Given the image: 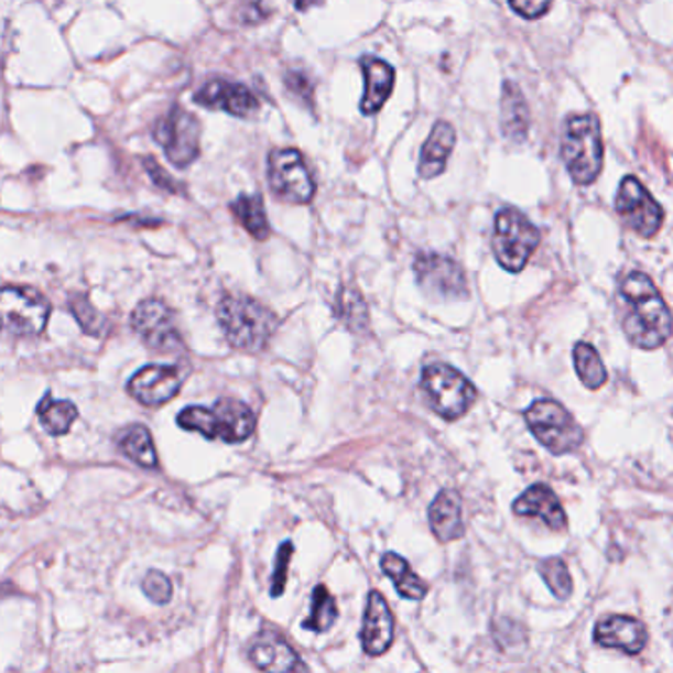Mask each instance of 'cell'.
I'll return each mask as SVG.
<instances>
[{
	"instance_id": "cell-1",
	"label": "cell",
	"mask_w": 673,
	"mask_h": 673,
	"mask_svg": "<svg viewBox=\"0 0 673 673\" xmlns=\"http://www.w3.org/2000/svg\"><path fill=\"white\" fill-rule=\"evenodd\" d=\"M618 304L622 330L636 348L654 350L670 340L672 313L650 276L640 271L626 275L618 289Z\"/></svg>"
},
{
	"instance_id": "cell-2",
	"label": "cell",
	"mask_w": 673,
	"mask_h": 673,
	"mask_svg": "<svg viewBox=\"0 0 673 673\" xmlns=\"http://www.w3.org/2000/svg\"><path fill=\"white\" fill-rule=\"evenodd\" d=\"M226 340L243 351L265 350L279 321L269 306L246 294H226L216 308Z\"/></svg>"
},
{
	"instance_id": "cell-3",
	"label": "cell",
	"mask_w": 673,
	"mask_h": 673,
	"mask_svg": "<svg viewBox=\"0 0 673 673\" xmlns=\"http://www.w3.org/2000/svg\"><path fill=\"white\" fill-rule=\"evenodd\" d=\"M178 427L199 433L208 441H224L228 445L243 443L256 431V415L243 401L221 398L211 408L182 409Z\"/></svg>"
},
{
	"instance_id": "cell-4",
	"label": "cell",
	"mask_w": 673,
	"mask_h": 673,
	"mask_svg": "<svg viewBox=\"0 0 673 673\" xmlns=\"http://www.w3.org/2000/svg\"><path fill=\"white\" fill-rule=\"evenodd\" d=\"M561 159L578 186L597 181L605 162V144L595 115H571L563 127Z\"/></svg>"
},
{
	"instance_id": "cell-5",
	"label": "cell",
	"mask_w": 673,
	"mask_h": 673,
	"mask_svg": "<svg viewBox=\"0 0 673 673\" xmlns=\"http://www.w3.org/2000/svg\"><path fill=\"white\" fill-rule=\"evenodd\" d=\"M421 389L436 415L446 421L463 417L476 401V388L448 363H431L421 376Z\"/></svg>"
},
{
	"instance_id": "cell-6",
	"label": "cell",
	"mask_w": 673,
	"mask_h": 673,
	"mask_svg": "<svg viewBox=\"0 0 673 673\" xmlns=\"http://www.w3.org/2000/svg\"><path fill=\"white\" fill-rule=\"evenodd\" d=\"M541 241L540 229L520 209L503 208L493 224V253L502 269L520 273Z\"/></svg>"
},
{
	"instance_id": "cell-7",
	"label": "cell",
	"mask_w": 673,
	"mask_h": 673,
	"mask_svg": "<svg viewBox=\"0 0 673 673\" xmlns=\"http://www.w3.org/2000/svg\"><path fill=\"white\" fill-rule=\"evenodd\" d=\"M525 423L533 436L553 455H569L585 441L569 411L553 399H538L525 411Z\"/></svg>"
},
{
	"instance_id": "cell-8",
	"label": "cell",
	"mask_w": 673,
	"mask_h": 673,
	"mask_svg": "<svg viewBox=\"0 0 673 673\" xmlns=\"http://www.w3.org/2000/svg\"><path fill=\"white\" fill-rule=\"evenodd\" d=\"M52 304L32 286L7 285L0 294L4 333L17 338H34L46 330Z\"/></svg>"
},
{
	"instance_id": "cell-9",
	"label": "cell",
	"mask_w": 673,
	"mask_h": 673,
	"mask_svg": "<svg viewBox=\"0 0 673 673\" xmlns=\"http://www.w3.org/2000/svg\"><path fill=\"white\" fill-rule=\"evenodd\" d=\"M152 134L176 169H188L198 159L202 124L196 115L186 111L181 105H172L154 123Z\"/></svg>"
},
{
	"instance_id": "cell-10",
	"label": "cell",
	"mask_w": 673,
	"mask_h": 673,
	"mask_svg": "<svg viewBox=\"0 0 673 673\" xmlns=\"http://www.w3.org/2000/svg\"><path fill=\"white\" fill-rule=\"evenodd\" d=\"M269 186L276 198L289 204H308L314 198L316 184L303 154L296 149H276L269 156L267 166Z\"/></svg>"
},
{
	"instance_id": "cell-11",
	"label": "cell",
	"mask_w": 673,
	"mask_h": 673,
	"mask_svg": "<svg viewBox=\"0 0 673 673\" xmlns=\"http://www.w3.org/2000/svg\"><path fill=\"white\" fill-rule=\"evenodd\" d=\"M131 328L154 351L174 354L184 350L174 311L161 298H146L131 314Z\"/></svg>"
},
{
	"instance_id": "cell-12",
	"label": "cell",
	"mask_w": 673,
	"mask_h": 673,
	"mask_svg": "<svg viewBox=\"0 0 673 673\" xmlns=\"http://www.w3.org/2000/svg\"><path fill=\"white\" fill-rule=\"evenodd\" d=\"M615 206L620 219L640 238H654L662 228L664 209L634 176L620 182Z\"/></svg>"
},
{
	"instance_id": "cell-13",
	"label": "cell",
	"mask_w": 673,
	"mask_h": 673,
	"mask_svg": "<svg viewBox=\"0 0 673 673\" xmlns=\"http://www.w3.org/2000/svg\"><path fill=\"white\" fill-rule=\"evenodd\" d=\"M415 276L423 291L436 298H466L468 285L463 267L451 257L423 251L415 257Z\"/></svg>"
},
{
	"instance_id": "cell-14",
	"label": "cell",
	"mask_w": 673,
	"mask_h": 673,
	"mask_svg": "<svg viewBox=\"0 0 673 673\" xmlns=\"http://www.w3.org/2000/svg\"><path fill=\"white\" fill-rule=\"evenodd\" d=\"M188 368L181 366H144L127 383V391L144 408H161L178 395Z\"/></svg>"
},
{
	"instance_id": "cell-15",
	"label": "cell",
	"mask_w": 673,
	"mask_h": 673,
	"mask_svg": "<svg viewBox=\"0 0 673 673\" xmlns=\"http://www.w3.org/2000/svg\"><path fill=\"white\" fill-rule=\"evenodd\" d=\"M249 660L263 673H311L293 645L275 630H263L249 645Z\"/></svg>"
},
{
	"instance_id": "cell-16",
	"label": "cell",
	"mask_w": 673,
	"mask_h": 673,
	"mask_svg": "<svg viewBox=\"0 0 673 673\" xmlns=\"http://www.w3.org/2000/svg\"><path fill=\"white\" fill-rule=\"evenodd\" d=\"M194 104L236 117H251L259 109L256 94L249 87L228 79H211L204 84L196 91Z\"/></svg>"
},
{
	"instance_id": "cell-17",
	"label": "cell",
	"mask_w": 673,
	"mask_h": 673,
	"mask_svg": "<svg viewBox=\"0 0 673 673\" xmlns=\"http://www.w3.org/2000/svg\"><path fill=\"white\" fill-rule=\"evenodd\" d=\"M395 618L391 615L388 600L380 590H371L361 620L360 640L368 655H381L393 644Z\"/></svg>"
},
{
	"instance_id": "cell-18",
	"label": "cell",
	"mask_w": 673,
	"mask_h": 673,
	"mask_svg": "<svg viewBox=\"0 0 673 673\" xmlns=\"http://www.w3.org/2000/svg\"><path fill=\"white\" fill-rule=\"evenodd\" d=\"M595 640L603 648H615L628 655H638L648 644V630L636 618L612 615L598 622L595 628Z\"/></svg>"
},
{
	"instance_id": "cell-19",
	"label": "cell",
	"mask_w": 673,
	"mask_h": 673,
	"mask_svg": "<svg viewBox=\"0 0 673 673\" xmlns=\"http://www.w3.org/2000/svg\"><path fill=\"white\" fill-rule=\"evenodd\" d=\"M513 513L540 518L551 530L561 531L567 528V515L555 492L545 484H533L513 502Z\"/></svg>"
},
{
	"instance_id": "cell-20",
	"label": "cell",
	"mask_w": 673,
	"mask_h": 673,
	"mask_svg": "<svg viewBox=\"0 0 673 673\" xmlns=\"http://www.w3.org/2000/svg\"><path fill=\"white\" fill-rule=\"evenodd\" d=\"M360 67L363 77H366L363 79L366 91H363V99L360 101V111L363 115H376L386 105L391 91H393L395 69L389 66L388 62L373 56L361 57Z\"/></svg>"
},
{
	"instance_id": "cell-21",
	"label": "cell",
	"mask_w": 673,
	"mask_h": 673,
	"mask_svg": "<svg viewBox=\"0 0 673 673\" xmlns=\"http://www.w3.org/2000/svg\"><path fill=\"white\" fill-rule=\"evenodd\" d=\"M428 523L441 543L460 540L465 535L463 500L456 490H441L428 506Z\"/></svg>"
},
{
	"instance_id": "cell-22",
	"label": "cell",
	"mask_w": 673,
	"mask_h": 673,
	"mask_svg": "<svg viewBox=\"0 0 673 673\" xmlns=\"http://www.w3.org/2000/svg\"><path fill=\"white\" fill-rule=\"evenodd\" d=\"M455 141L456 133L453 124L446 123V121L435 123L427 141L421 149V159H419L421 178L431 181V178H436L438 174L445 172L446 161L455 149Z\"/></svg>"
},
{
	"instance_id": "cell-23",
	"label": "cell",
	"mask_w": 673,
	"mask_h": 673,
	"mask_svg": "<svg viewBox=\"0 0 673 673\" xmlns=\"http://www.w3.org/2000/svg\"><path fill=\"white\" fill-rule=\"evenodd\" d=\"M530 129V109L523 99L522 89L513 82L503 84L502 131L510 141L522 143Z\"/></svg>"
},
{
	"instance_id": "cell-24",
	"label": "cell",
	"mask_w": 673,
	"mask_h": 673,
	"mask_svg": "<svg viewBox=\"0 0 673 673\" xmlns=\"http://www.w3.org/2000/svg\"><path fill=\"white\" fill-rule=\"evenodd\" d=\"M381 571L388 575L398 588L399 595L409 600H421L427 597V583L411 569L408 561L398 553H386L381 557Z\"/></svg>"
},
{
	"instance_id": "cell-25",
	"label": "cell",
	"mask_w": 673,
	"mask_h": 673,
	"mask_svg": "<svg viewBox=\"0 0 673 673\" xmlns=\"http://www.w3.org/2000/svg\"><path fill=\"white\" fill-rule=\"evenodd\" d=\"M117 445L127 458L133 460L134 465L146 468V470L159 468V456L152 443L151 431L144 425H131V427L123 428L119 433Z\"/></svg>"
},
{
	"instance_id": "cell-26",
	"label": "cell",
	"mask_w": 673,
	"mask_h": 673,
	"mask_svg": "<svg viewBox=\"0 0 673 673\" xmlns=\"http://www.w3.org/2000/svg\"><path fill=\"white\" fill-rule=\"evenodd\" d=\"M231 214L239 219V224L246 228L249 236L263 241L269 238L271 228L267 219L265 206L259 194H241L238 199L231 202Z\"/></svg>"
},
{
	"instance_id": "cell-27",
	"label": "cell",
	"mask_w": 673,
	"mask_h": 673,
	"mask_svg": "<svg viewBox=\"0 0 673 673\" xmlns=\"http://www.w3.org/2000/svg\"><path fill=\"white\" fill-rule=\"evenodd\" d=\"M36 413H39L42 427L54 436L66 435L72 425L76 423V419L79 417V411L72 401H64V399L57 401L50 393L42 398Z\"/></svg>"
},
{
	"instance_id": "cell-28",
	"label": "cell",
	"mask_w": 673,
	"mask_h": 673,
	"mask_svg": "<svg viewBox=\"0 0 673 673\" xmlns=\"http://www.w3.org/2000/svg\"><path fill=\"white\" fill-rule=\"evenodd\" d=\"M573 360H575V371H577L578 380L585 383V388L600 389L607 383V368L600 360L598 351L590 344H587V341L575 344Z\"/></svg>"
},
{
	"instance_id": "cell-29",
	"label": "cell",
	"mask_w": 673,
	"mask_h": 673,
	"mask_svg": "<svg viewBox=\"0 0 673 673\" xmlns=\"http://www.w3.org/2000/svg\"><path fill=\"white\" fill-rule=\"evenodd\" d=\"M336 620H338L336 598L330 595L326 585L314 587L311 615H308V618H304L303 628L313 630V632H326V630L333 628Z\"/></svg>"
},
{
	"instance_id": "cell-30",
	"label": "cell",
	"mask_w": 673,
	"mask_h": 673,
	"mask_svg": "<svg viewBox=\"0 0 673 673\" xmlns=\"http://www.w3.org/2000/svg\"><path fill=\"white\" fill-rule=\"evenodd\" d=\"M338 318L350 328L351 333L360 334L368 330L370 316L368 306L356 286H344L338 296Z\"/></svg>"
},
{
	"instance_id": "cell-31",
	"label": "cell",
	"mask_w": 673,
	"mask_h": 673,
	"mask_svg": "<svg viewBox=\"0 0 673 673\" xmlns=\"http://www.w3.org/2000/svg\"><path fill=\"white\" fill-rule=\"evenodd\" d=\"M69 311L76 316L77 324L89 336H105L109 330V321L97 311L94 304L87 301L86 294H72L69 296Z\"/></svg>"
},
{
	"instance_id": "cell-32",
	"label": "cell",
	"mask_w": 673,
	"mask_h": 673,
	"mask_svg": "<svg viewBox=\"0 0 673 673\" xmlns=\"http://www.w3.org/2000/svg\"><path fill=\"white\" fill-rule=\"evenodd\" d=\"M545 585L550 587L553 597L565 600L573 593V578H571L569 567L561 557H550L543 560L538 567Z\"/></svg>"
},
{
	"instance_id": "cell-33",
	"label": "cell",
	"mask_w": 673,
	"mask_h": 673,
	"mask_svg": "<svg viewBox=\"0 0 673 673\" xmlns=\"http://www.w3.org/2000/svg\"><path fill=\"white\" fill-rule=\"evenodd\" d=\"M293 541L281 543V547L276 551L275 571H273V578H271V597L273 598H279L285 593L286 575H289V565L293 560Z\"/></svg>"
},
{
	"instance_id": "cell-34",
	"label": "cell",
	"mask_w": 673,
	"mask_h": 673,
	"mask_svg": "<svg viewBox=\"0 0 673 673\" xmlns=\"http://www.w3.org/2000/svg\"><path fill=\"white\" fill-rule=\"evenodd\" d=\"M143 593L154 605H166L172 598L171 578L161 571H149L143 578Z\"/></svg>"
},
{
	"instance_id": "cell-35",
	"label": "cell",
	"mask_w": 673,
	"mask_h": 673,
	"mask_svg": "<svg viewBox=\"0 0 673 673\" xmlns=\"http://www.w3.org/2000/svg\"><path fill=\"white\" fill-rule=\"evenodd\" d=\"M143 166L146 169V172H149L151 181L154 182L161 191L171 192V194H184V186H182L181 182L171 178L169 172L164 171L159 162L152 161V156L143 159Z\"/></svg>"
},
{
	"instance_id": "cell-36",
	"label": "cell",
	"mask_w": 673,
	"mask_h": 673,
	"mask_svg": "<svg viewBox=\"0 0 673 673\" xmlns=\"http://www.w3.org/2000/svg\"><path fill=\"white\" fill-rule=\"evenodd\" d=\"M285 86L293 96L301 97L311 104L313 99V82L304 76L303 72H289L285 76Z\"/></svg>"
},
{
	"instance_id": "cell-37",
	"label": "cell",
	"mask_w": 673,
	"mask_h": 673,
	"mask_svg": "<svg viewBox=\"0 0 673 673\" xmlns=\"http://www.w3.org/2000/svg\"><path fill=\"white\" fill-rule=\"evenodd\" d=\"M512 10L522 14L523 19H541L545 12H550L551 2H540V0H512Z\"/></svg>"
},
{
	"instance_id": "cell-38",
	"label": "cell",
	"mask_w": 673,
	"mask_h": 673,
	"mask_svg": "<svg viewBox=\"0 0 673 673\" xmlns=\"http://www.w3.org/2000/svg\"><path fill=\"white\" fill-rule=\"evenodd\" d=\"M246 9L249 10L247 14H239L246 24H256V22H259V20L265 19V17L257 14V10L265 9V4H246Z\"/></svg>"
}]
</instances>
